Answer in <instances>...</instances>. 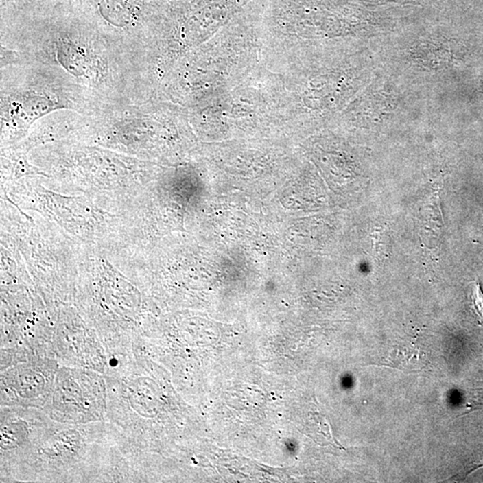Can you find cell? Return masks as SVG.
Segmentation results:
<instances>
[{
	"label": "cell",
	"mask_w": 483,
	"mask_h": 483,
	"mask_svg": "<svg viewBox=\"0 0 483 483\" xmlns=\"http://www.w3.org/2000/svg\"><path fill=\"white\" fill-rule=\"evenodd\" d=\"M1 414V464L12 471L25 461L51 422L41 412L27 408H5Z\"/></svg>",
	"instance_id": "cell-1"
},
{
	"label": "cell",
	"mask_w": 483,
	"mask_h": 483,
	"mask_svg": "<svg viewBox=\"0 0 483 483\" xmlns=\"http://www.w3.org/2000/svg\"><path fill=\"white\" fill-rule=\"evenodd\" d=\"M49 360L29 362L2 373V400L16 408H43L49 405L54 388V367Z\"/></svg>",
	"instance_id": "cell-2"
},
{
	"label": "cell",
	"mask_w": 483,
	"mask_h": 483,
	"mask_svg": "<svg viewBox=\"0 0 483 483\" xmlns=\"http://www.w3.org/2000/svg\"><path fill=\"white\" fill-rule=\"evenodd\" d=\"M468 300L477 322L483 328V292L478 281L471 283Z\"/></svg>",
	"instance_id": "cell-3"
},
{
	"label": "cell",
	"mask_w": 483,
	"mask_h": 483,
	"mask_svg": "<svg viewBox=\"0 0 483 483\" xmlns=\"http://www.w3.org/2000/svg\"><path fill=\"white\" fill-rule=\"evenodd\" d=\"M480 464H481V467H483V459H482V463Z\"/></svg>",
	"instance_id": "cell-4"
}]
</instances>
